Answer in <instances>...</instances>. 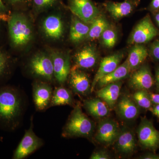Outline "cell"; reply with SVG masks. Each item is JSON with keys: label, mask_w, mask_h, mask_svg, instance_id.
<instances>
[{"label": "cell", "mask_w": 159, "mask_h": 159, "mask_svg": "<svg viewBox=\"0 0 159 159\" xmlns=\"http://www.w3.org/2000/svg\"><path fill=\"white\" fill-rule=\"evenodd\" d=\"M124 57L123 52H119L103 58L91 85V92L93 91L97 82L102 77L111 73L119 66Z\"/></svg>", "instance_id": "12"}, {"label": "cell", "mask_w": 159, "mask_h": 159, "mask_svg": "<svg viewBox=\"0 0 159 159\" xmlns=\"http://www.w3.org/2000/svg\"><path fill=\"white\" fill-rule=\"evenodd\" d=\"M12 64L10 54L0 48V82L9 75Z\"/></svg>", "instance_id": "27"}, {"label": "cell", "mask_w": 159, "mask_h": 159, "mask_svg": "<svg viewBox=\"0 0 159 159\" xmlns=\"http://www.w3.org/2000/svg\"><path fill=\"white\" fill-rule=\"evenodd\" d=\"M70 83L73 90L77 93L85 95L91 91L88 76L77 68H73L70 72Z\"/></svg>", "instance_id": "18"}, {"label": "cell", "mask_w": 159, "mask_h": 159, "mask_svg": "<svg viewBox=\"0 0 159 159\" xmlns=\"http://www.w3.org/2000/svg\"><path fill=\"white\" fill-rule=\"evenodd\" d=\"M60 0H32V4L35 11L43 12L57 6Z\"/></svg>", "instance_id": "30"}, {"label": "cell", "mask_w": 159, "mask_h": 159, "mask_svg": "<svg viewBox=\"0 0 159 159\" xmlns=\"http://www.w3.org/2000/svg\"><path fill=\"white\" fill-rule=\"evenodd\" d=\"M43 32L47 37L54 40L61 39L64 34V25L62 18L57 15L48 16L43 22Z\"/></svg>", "instance_id": "13"}, {"label": "cell", "mask_w": 159, "mask_h": 159, "mask_svg": "<svg viewBox=\"0 0 159 159\" xmlns=\"http://www.w3.org/2000/svg\"><path fill=\"white\" fill-rule=\"evenodd\" d=\"M132 98L139 107L150 110L152 107L153 104L147 91L137 90L133 95Z\"/></svg>", "instance_id": "28"}, {"label": "cell", "mask_w": 159, "mask_h": 159, "mask_svg": "<svg viewBox=\"0 0 159 159\" xmlns=\"http://www.w3.org/2000/svg\"><path fill=\"white\" fill-rule=\"evenodd\" d=\"M120 130L118 123L115 120L103 119L98 125L95 138L100 144L108 146L115 143Z\"/></svg>", "instance_id": "9"}, {"label": "cell", "mask_w": 159, "mask_h": 159, "mask_svg": "<svg viewBox=\"0 0 159 159\" xmlns=\"http://www.w3.org/2000/svg\"><path fill=\"white\" fill-rule=\"evenodd\" d=\"M1 20H0V21H1Z\"/></svg>", "instance_id": "42"}, {"label": "cell", "mask_w": 159, "mask_h": 159, "mask_svg": "<svg viewBox=\"0 0 159 159\" xmlns=\"http://www.w3.org/2000/svg\"><path fill=\"white\" fill-rule=\"evenodd\" d=\"M7 22L9 44L12 48H20L31 42L33 29L31 22L25 15L14 10L10 13Z\"/></svg>", "instance_id": "2"}, {"label": "cell", "mask_w": 159, "mask_h": 159, "mask_svg": "<svg viewBox=\"0 0 159 159\" xmlns=\"http://www.w3.org/2000/svg\"><path fill=\"white\" fill-rule=\"evenodd\" d=\"M152 14L153 15L154 20L156 23V25L159 29V10L152 13Z\"/></svg>", "instance_id": "40"}, {"label": "cell", "mask_w": 159, "mask_h": 159, "mask_svg": "<svg viewBox=\"0 0 159 159\" xmlns=\"http://www.w3.org/2000/svg\"><path fill=\"white\" fill-rule=\"evenodd\" d=\"M29 67L31 73L36 77L50 81L54 76L53 61L51 56L44 52L34 55L30 60Z\"/></svg>", "instance_id": "6"}, {"label": "cell", "mask_w": 159, "mask_h": 159, "mask_svg": "<svg viewBox=\"0 0 159 159\" xmlns=\"http://www.w3.org/2000/svg\"><path fill=\"white\" fill-rule=\"evenodd\" d=\"M84 106L87 111L95 118H104L110 114L109 107L100 98L87 99L84 102Z\"/></svg>", "instance_id": "23"}, {"label": "cell", "mask_w": 159, "mask_h": 159, "mask_svg": "<svg viewBox=\"0 0 159 159\" xmlns=\"http://www.w3.org/2000/svg\"><path fill=\"white\" fill-rule=\"evenodd\" d=\"M130 72L126 59L125 62L119 66L115 70L102 77L97 82V85L100 89L110 84L121 81L128 77Z\"/></svg>", "instance_id": "20"}, {"label": "cell", "mask_w": 159, "mask_h": 159, "mask_svg": "<svg viewBox=\"0 0 159 159\" xmlns=\"http://www.w3.org/2000/svg\"><path fill=\"white\" fill-rule=\"evenodd\" d=\"M148 56V49L144 44H134L129 52L127 58L131 71L140 66Z\"/></svg>", "instance_id": "21"}, {"label": "cell", "mask_w": 159, "mask_h": 159, "mask_svg": "<svg viewBox=\"0 0 159 159\" xmlns=\"http://www.w3.org/2000/svg\"><path fill=\"white\" fill-rule=\"evenodd\" d=\"M68 7L74 16L88 24L100 15L99 9L91 0H69Z\"/></svg>", "instance_id": "7"}, {"label": "cell", "mask_w": 159, "mask_h": 159, "mask_svg": "<svg viewBox=\"0 0 159 159\" xmlns=\"http://www.w3.org/2000/svg\"><path fill=\"white\" fill-rule=\"evenodd\" d=\"M109 26L108 21L105 16L99 15L91 23L89 34L86 39L93 40L99 38Z\"/></svg>", "instance_id": "25"}, {"label": "cell", "mask_w": 159, "mask_h": 159, "mask_svg": "<svg viewBox=\"0 0 159 159\" xmlns=\"http://www.w3.org/2000/svg\"><path fill=\"white\" fill-rule=\"evenodd\" d=\"M31 120L30 128L26 131L25 135L15 150L13 159L25 158L43 145L42 139L37 137L33 131L32 119Z\"/></svg>", "instance_id": "8"}, {"label": "cell", "mask_w": 159, "mask_h": 159, "mask_svg": "<svg viewBox=\"0 0 159 159\" xmlns=\"http://www.w3.org/2000/svg\"><path fill=\"white\" fill-rule=\"evenodd\" d=\"M159 36V29L152 22L150 15L147 14L138 23L131 32L128 43L144 44Z\"/></svg>", "instance_id": "4"}, {"label": "cell", "mask_w": 159, "mask_h": 159, "mask_svg": "<svg viewBox=\"0 0 159 159\" xmlns=\"http://www.w3.org/2000/svg\"><path fill=\"white\" fill-rule=\"evenodd\" d=\"M33 99L36 108L43 111L51 103L52 97V89L46 83H34L33 87Z\"/></svg>", "instance_id": "14"}, {"label": "cell", "mask_w": 159, "mask_h": 159, "mask_svg": "<svg viewBox=\"0 0 159 159\" xmlns=\"http://www.w3.org/2000/svg\"><path fill=\"white\" fill-rule=\"evenodd\" d=\"M54 67V77L60 84L64 83L70 72L69 55L58 51H51L50 54Z\"/></svg>", "instance_id": "11"}, {"label": "cell", "mask_w": 159, "mask_h": 159, "mask_svg": "<svg viewBox=\"0 0 159 159\" xmlns=\"http://www.w3.org/2000/svg\"><path fill=\"white\" fill-rule=\"evenodd\" d=\"M133 3L127 1L122 2H109L104 4L107 11L115 19L118 20L127 16L133 9Z\"/></svg>", "instance_id": "24"}, {"label": "cell", "mask_w": 159, "mask_h": 159, "mask_svg": "<svg viewBox=\"0 0 159 159\" xmlns=\"http://www.w3.org/2000/svg\"><path fill=\"white\" fill-rule=\"evenodd\" d=\"M128 1H130L132 3L135 4V5H137L139 3V1L138 0H128Z\"/></svg>", "instance_id": "41"}, {"label": "cell", "mask_w": 159, "mask_h": 159, "mask_svg": "<svg viewBox=\"0 0 159 159\" xmlns=\"http://www.w3.org/2000/svg\"><path fill=\"white\" fill-rule=\"evenodd\" d=\"M3 2L9 10L12 9L14 11L19 8L31 4L32 0H3Z\"/></svg>", "instance_id": "31"}, {"label": "cell", "mask_w": 159, "mask_h": 159, "mask_svg": "<svg viewBox=\"0 0 159 159\" xmlns=\"http://www.w3.org/2000/svg\"><path fill=\"white\" fill-rule=\"evenodd\" d=\"M102 44L108 48H113L117 40V35L116 31L110 28H107L101 36Z\"/></svg>", "instance_id": "29"}, {"label": "cell", "mask_w": 159, "mask_h": 159, "mask_svg": "<svg viewBox=\"0 0 159 159\" xmlns=\"http://www.w3.org/2000/svg\"><path fill=\"white\" fill-rule=\"evenodd\" d=\"M154 81L157 91L159 92V65L156 69Z\"/></svg>", "instance_id": "38"}, {"label": "cell", "mask_w": 159, "mask_h": 159, "mask_svg": "<svg viewBox=\"0 0 159 159\" xmlns=\"http://www.w3.org/2000/svg\"><path fill=\"white\" fill-rule=\"evenodd\" d=\"M152 13L159 10V0H152L148 8Z\"/></svg>", "instance_id": "35"}, {"label": "cell", "mask_w": 159, "mask_h": 159, "mask_svg": "<svg viewBox=\"0 0 159 159\" xmlns=\"http://www.w3.org/2000/svg\"><path fill=\"white\" fill-rule=\"evenodd\" d=\"M90 26L75 16L72 18L70 39L71 42L78 43L86 39L89 31Z\"/></svg>", "instance_id": "22"}, {"label": "cell", "mask_w": 159, "mask_h": 159, "mask_svg": "<svg viewBox=\"0 0 159 159\" xmlns=\"http://www.w3.org/2000/svg\"><path fill=\"white\" fill-rule=\"evenodd\" d=\"M91 159H109L110 156L105 151L100 150L95 151L91 156Z\"/></svg>", "instance_id": "34"}, {"label": "cell", "mask_w": 159, "mask_h": 159, "mask_svg": "<svg viewBox=\"0 0 159 159\" xmlns=\"http://www.w3.org/2000/svg\"><path fill=\"white\" fill-rule=\"evenodd\" d=\"M11 11L6 6L3 0H0V20L7 21L10 16Z\"/></svg>", "instance_id": "33"}, {"label": "cell", "mask_w": 159, "mask_h": 159, "mask_svg": "<svg viewBox=\"0 0 159 159\" xmlns=\"http://www.w3.org/2000/svg\"><path fill=\"white\" fill-rule=\"evenodd\" d=\"M72 101L70 92L65 88L58 87L54 90L50 105L51 106L70 105Z\"/></svg>", "instance_id": "26"}, {"label": "cell", "mask_w": 159, "mask_h": 159, "mask_svg": "<svg viewBox=\"0 0 159 159\" xmlns=\"http://www.w3.org/2000/svg\"><path fill=\"white\" fill-rule=\"evenodd\" d=\"M142 159H159V155L155 153H147L140 157Z\"/></svg>", "instance_id": "36"}, {"label": "cell", "mask_w": 159, "mask_h": 159, "mask_svg": "<svg viewBox=\"0 0 159 159\" xmlns=\"http://www.w3.org/2000/svg\"><path fill=\"white\" fill-rule=\"evenodd\" d=\"M18 91L10 86L0 88V126L11 130L16 127L22 111Z\"/></svg>", "instance_id": "1"}, {"label": "cell", "mask_w": 159, "mask_h": 159, "mask_svg": "<svg viewBox=\"0 0 159 159\" xmlns=\"http://www.w3.org/2000/svg\"><path fill=\"white\" fill-rule=\"evenodd\" d=\"M114 143L117 151L125 155L133 153L137 148L134 135L128 128H123L120 130L119 136Z\"/></svg>", "instance_id": "16"}, {"label": "cell", "mask_w": 159, "mask_h": 159, "mask_svg": "<svg viewBox=\"0 0 159 159\" xmlns=\"http://www.w3.org/2000/svg\"><path fill=\"white\" fill-rule=\"evenodd\" d=\"M94 128L93 122L83 112L79 105H77L66 124L63 135L89 138L93 132Z\"/></svg>", "instance_id": "3"}, {"label": "cell", "mask_w": 159, "mask_h": 159, "mask_svg": "<svg viewBox=\"0 0 159 159\" xmlns=\"http://www.w3.org/2000/svg\"><path fill=\"white\" fill-rule=\"evenodd\" d=\"M154 83L150 67L146 63L142 64L135 70L129 81L130 87L137 90H148L152 87Z\"/></svg>", "instance_id": "10"}, {"label": "cell", "mask_w": 159, "mask_h": 159, "mask_svg": "<svg viewBox=\"0 0 159 159\" xmlns=\"http://www.w3.org/2000/svg\"><path fill=\"white\" fill-rule=\"evenodd\" d=\"M148 55L156 61H159V36L154 39L148 49Z\"/></svg>", "instance_id": "32"}, {"label": "cell", "mask_w": 159, "mask_h": 159, "mask_svg": "<svg viewBox=\"0 0 159 159\" xmlns=\"http://www.w3.org/2000/svg\"><path fill=\"white\" fill-rule=\"evenodd\" d=\"M138 139L143 148L154 152L159 147V132L147 118H142L137 131Z\"/></svg>", "instance_id": "5"}, {"label": "cell", "mask_w": 159, "mask_h": 159, "mask_svg": "<svg viewBox=\"0 0 159 159\" xmlns=\"http://www.w3.org/2000/svg\"><path fill=\"white\" fill-rule=\"evenodd\" d=\"M152 104H159V94L149 93Z\"/></svg>", "instance_id": "37"}, {"label": "cell", "mask_w": 159, "mask_h": 159, "mask_svg": "<svg viewBox=\"0 0 159 159\" xmlns=\"http://www.w3.org/2000/svg\"><path fill=\"white\" fill-rule=\"evenodd\" d=\"M98 58V53L95 47L85 46L75 54L74 60L76 68H92L96 65Z\"/></svg>", "instance_id": "17"}, {"label": "cell", "mask_w": 159, "mask_h": 159, "mask_svg": "<svg viewBox=\"0 0 159 159\" xmlns=\"http://www.w3.org/2000/svg\"><path fill=\"white\" fill-rule=\"evenodd\" d=\"M117 102L116 111L121 119L130 121L136 119L139 116V107L132 97L124 95Z\"/></svg>", "instance_id": "15"}, {"label": "cell", "mask_w": 159, "mask_h": 159, "mask_svg": "<svg viewBox=\"0 0 159 159\" xmlns=\"http://www.w3.org/2000/svg\"><path fill=\"white\" fill-rule=\"evenodd\" d=\"M122 85V82L120 81L107 84L97 91V97L112 109L115 107L119 99Z\"/></svg>", "instance_id": "19"}, {"label": "cell", "mask_w": 159, "mask_h": 159, "mask_svg": "<svg viewBox=\"0 0 159 159\" xmlns=\"http://www.w3.org/2000/svg\"><path fill=\"white\" fill-rule=\"evenodd\" d=\"M150 111L153 115L159 118V104H155L150 109Z\"/></svg>", "instance_id": "39"}]
</instances>
